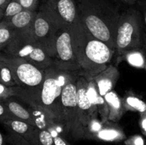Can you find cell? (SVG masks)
Returning <instances> with one entry per match:
<instances>
[{
  "instance_id": "cell-1",
  "label": "cell",
  "mask_w": 146,
  "mask_h": 145,
  "mask_svg": "<svg viewBox=\"0 0 146 145\" xmlns=\"http://www.w3.org/2000/svg\"><path fill=\"white\" fill-rule=\"evenodd\" d=\"M79 18L86 29L115 51V40L121 15L116 0H76Z\"/></svg>"
},
{
  "instance_id": "cell-2",
  "label": "cell",
  "mask_w": 146,
  "mask_h": 145,
  "mask_svg": "<svg viewBox=\"0 0 146 145\" xmlns=\"http://www.w3.org/2000/svg\"><path fill=\"white\" fill-rule=\"evenodd\" d=\"M72 45L82 70V75L95 77L108 66L115 50L94 37L81 20L69 28Z\"/></svg>"
},
{
  "instance_id": "cell-3",
  "label": "cell",
  "mask_w": 146,
  "mask_h": 145,
  "mask_svg": "<svg viewBox=\"0 0 146 145\" xmlns=\"http://www.w3.org/2000/svg\"><path fill=\"white\" fill-rule=\"evenodd\" d=\"M81 74L58 69L54 66L45 70V77L33 105H39L61 123V95L66 85Z\"/></svg>"
},
{
  "instance_id": "cell-4",
  "label": "cell",
  "mask_w": 146,
  "mask_h": 145,
  "mask_svg": "<svg viewBox=\"0 0 146 145\" xmlns=\"http://www.w3.org/2000/svg\"><path fill=\"white\" fill-rule=\"evenodd\" d=\"M145 28L142 14L135 5L122 11L115 40V51L118 56L122 57L130 50L143 48Z\"/></svg>"
},
{
  "instance_id": "cell-5",
  "label": "cell",
  "mask_w": 146,
  "mask_h": 145,
  "mask_svg": "<svg viewBox=\"0 0 146 145\" xmlns=\"http://www.w3.org/2000/svg\"><path fill=\"white\" fill-rule=\"evenodd\" d=\"M77 79L67 84L61 95V123L66 138L81 139V127L77 102Z\"/></svg>"
},
{
  "instance_id": "cell-6",
  "label": "cell",
  "mask_w": 146,
  "mask_h": 145,
  "mask_svg": "<svg viewBox=\"0 0 146 145\" xmlns=\"http://www.w3.org/2000/svg\"><path fill=\"white\" fill-rule=\"evenodd\" d=\"M39 9L58 28L69 29L80 19L76 0H44Z\"/></svg>"
},
{
  "instance_id": "cell-7",
  "label": "cell",
  "mask_w": 146,
  "mask_h": 145,
  "mask_svg": "<svg viewBox=\"0 0 146 145\" xmlns=\"http://www.w3.org/2000/svg\"><path fill=\"white\" fill-rule=\"evenodd\" d=\"M53 66L82 75L81 65L76 58L68 28H58L56 37V53L53 58Z\"/></svg>"
},
{
  "instance_id": "cell-8",
  "label": "cell",
  "mask_w": 146,
  "mask_h": 145,
  "mask_svg": "<svg viewBox=\"0 0 146 145\" xmlns=\"http://www.w3.org/2000/svg\"><path fill=\"white\" fill-rule=\"evenodd\" d=\"M58 28L46 14L39 9L34 26V35L36 41L51 58L56 53V37Z\"/></svg>"
},
{
  "instance_id": "cell-9",
  "label": "cell",
  "mask_w": 146,
  "mask_h": 145,
  "mask_svg": "<svg viewBox=\"0 0 146 145\" xmlns=\"http://www.w3.org/2000/svg\"><path fill=\"white\" fill-rule=\"evenodd\" d=\"M40 46V44L34 37V29L15 31L11 41L1 52L11 56L27 60L32 53Z\"/></svg>"
},
{
  "instance_id": "cell-10",
  "label": "cell",
  "mask_w": 146,
  "mask_h": 145,
  "mask_svg": "<svg viewBox=\"0 0 146 145\" xmlns=\"http://www.w3.org/2000/svg\"><path fill=\"white\" fill-rule=\"evenodd\" d=\"M87 78L84 75L78 76L76 80L77 102L78 108V118L81 132V139H84V132L90 121L94 117H98V113L95 112L92 104L87 95Z\"/></svg>"
},
{
  "instance_id": "cell-11",
  "label": "cell",
  "mask_w": 146,
  "mask_h": 145,
  "mask_svg": "<svg viewBox=\"0 0 146 145\" xmlns=\"http://www.w3.org/2000/svg\"><path fill=\"white\" fill-rule=\"evenodd\" d=\"M87 95L94 109L100 115L101 120L106 122L108 120V107L104 97L100 94L95 80L93 78H87Z\"/></svg>"
},
{
  "instance_id": "cell-12",
  "label": "cell",
  "mask_w": 146,
  "mask_h": 145,
  "mask_svg": "<svg viewBox=\"0 0 146 145\" xmlns=\"http://www.w3.org/2000/svg\"><path fill=\"white\" fill-rule=\"evenodd\" d=\"M119 78V71L114 65H108L104 71L93 77L96 82L100 94L104 98L108 92L113 90Z\"/></svg>"
},
{
  "instance_id": "cell-13",
  "label": "cell",
  "mask_w": 146,
  "mask_h": 145,
  "mask_svg": "<svg viewBox=\"0 0 146 145\" xmlns=\"http://www.w3.org/2000/svg\"><path fill=\"white\" fill-rule=\"evenodd\" d=\"M3 125L6 127L24 136L32 145H39L38 138V129L36 127L18 119L7 121Z\"/></svg>"
},
{
  "instance_id": "cell-14",
  "label": "cell",
  "mask_w": 146,
  "mask_h": 145,
  "mask_svg": "<svg viewBox=\"0 0 146 145\" xmlns=\"http://www.w3.org/2000/svg\"><path fill=\"white\" fill-rule=\"evenodd\" d=\"M38 11L23 10L7 21L15 31H28L34 29Z\"/></svg>"
},
{
  "instance_id": "cell-15",
  "label": "cell",
  "mask_w": 146,
  "mask_h": 145,
  "mask_svg": "<svg viewBox=\"0 0 146 145\" xmlns=\"http://www.w3.org/2000/svg\"><path fill=\"white\" fill-rule=\"evenodd\" d=\"M125 134L123 131L115 122L108 121L104 122V125L96 134L94 140L104 142H119L125 139Z\"/></svg>"
},
{
  "instance_id": "cell-16",
  "label": "cell",
  "mask_w": 146,
  "mask_h": 145,
  "mask_svg": "<svg viewBox=\"0 0 146 145\" xmlns=\"http://www.w3.org/2000/svg\"><path fill=\"white\" fill-rule=\"evenodd\" d=\"M105 99L108 107V120L118 122L125 112L122 98L113 90L106 95Z\"/></svg>"
},
{
  "instance_id": "cell-17",
  "label": "cell",
  "mask_w": 146,
  "mask_h": 145,
  "mask_svg": "<svg viewBox=\"0 0 146 145\" xmlns=\"http://www.w3.org/2000/svg\"><path fill=\"white\" fill-rule=\"evenodd\" d=\"M2 101L4 104L9 109V110L14 115V116L19 119V120L23 121L29 125L35 126L34 119L31 115V112L29 110V108H26L24 105H21L19 101L14 99L13 98H9L5 100Z\"/></svg>"
},
{
  "instance_id": "cell-18",
  "label": "cell",
  "mask_w": 146,
  "mask_h": 145,
  "mask_svg": "<svg viewBox=\"0 0 146 145\" xmlns=\"http://www.w3.org/2000/svg\"><path fill=\"white\" fill-rule=\"evenodd\" d=\"M122 57L131 66L137 68H146L145 52L143 48L130 50Z\"/></svg>"
},
{
  "instance_id": "cell-19",
  "label": "cell",
  "mask_w": 146,
  "mask_h": 145,
  "mask_svg": "<svg viewBox=\"0 0 146 145\" xmlns=\"http://www.w3.org/2000/svg\"><path fill=\"white\" fill-rule=\"evenodd\" d=\"M122 100L125 111H133L140 114L146 111V104L132 92H127L122 98Z\"/></svg>"
},
{
  "instance_id": "cell-20",
  "label": "cell",
  "mask_w": 146,
  "mask_h": 145,
  "mask_svg": "<svg viewBox=\"0 0 146 145\" xmlns=\"http://www.w3.org/2000/svg\"><path fill=\"white\" fill-rule=\"evenodd\" d=\"M15 30L7 21H0V50L4 51L13 38Z\"/></svg>"
},
{
  "instance_id": "cell-21",
  "label": "cell",
  "mask_w": 146,
  "mask_h": 145,
  "mask_svg": "<svg viewBox=\"0 0 146 145\" xmlns=\"http://www.w3.org/2000/svg\"><path fill=\"white\" fill-rule=\"evenodd\" d=\"M0 83L9 87L18 86L11 68L2 60H0Z\"/></svg>"
},
{
  "instance_id": "cell-22",
  "label": "cell",
  "mask_w": 146,
  "mask_h": 145,
  "mask_svg": "<svg viewBox=\"0 0 146 145\" xmlns=\"http://www.w3.org/2000/svg\"><path fill=\"white\" fill-rule=\"evenodd\" d=\"M7 128V134L4 135L6 141L11 145H32L27 139L11 129Z\"/></svg>"
},
{
  "instance_id": "cell-23",
  "label": "cell",
  "mask_w": 146,
  "mask_h": 145,
  "mask_svg": "<svg viewBox=\"0 0 146 145\" xmlns=\"http://www.w3.org/2000/svg\"><path fill=\"white\" fill-rule=\"evenodd\" d=\"M23 10H24V9L19 3L12 0L4 11V18H3L2 21H8L13 16L22 11Z\"/></svg>"
},
{
  "instance_id": "cell-24",
  "label": "cell",
  "mask_w": 146,
  "mask_h": 145,
  "mask_svg": "<svg viewBox=\"0 0 146 145\" xmlns=\"http://www.w3.org/2000/svg\"><path fill=\"white\" fill-rule=\"evenodd\" d=\"M39 145H55L51 132L47 129H39L38 132Z\"/></svg>"
},
{
  "instance_id": "cell-25",
  "label": "cell",
  "mask_w": 146,
  "mask_h": 145,
  "mask_svg": "<svg viewBox=\"0 0 146 145\" xmlns=\"http://www.w3.org/2000/svg\"><path fill=\"white\" fill-rule=\"evenodd\" d=\"M17 86L9 87L0 83V100H5L16 96Z\"/></svg>"
},
{
  "instance_id": "cell-26",
  "label": "cell",
  "mask_w": 146,
  "mask_h": 145,
  "mask_svg": "<svg viewBox=\"0 0 146 145\" xmlns=\"http://www.w3.org/2000/svg\"><path fill=\"white\" fill-rule=\"evenodd\" d=\"M14 119H18L9 110L7 105L2 101H0V120H1V123H4V122L9 120H14Z\"/></svg>"
},
{
  "instance_id": "cell-27",
  "label": "cell",
  "mask_w": 146,
  "mask_h": 145,
  "mask_svg": "<svg viewBox=\"0 0 146 145\" xmlns=\"http://www.w3.org/2000/svg\"><path fill=\"white\" fill-rule=\"evenodd\" d=\"M52 134L53 138H54V144L55 145H71V144L66 139L65 137L61 136L56 128H52V129H48Z\"/></svg>"
},
{
  "instance_id": "cell-28",
  "label": "cell",
  "mask_w": 146,
  "mask_h": 145,
  "mask_svg": "<svg viewBox=\"0 0 146 145\" xmlns=\"http://www.w3.org/2000/svg\"><path fill=\"white\" fill-rule=\"evenodd\" d=\"M19 3L25 10L35 11L38 7V0H13Z\"/></svg>"
},
{
  "instance_id": "cell-29",
  "label": "cell",
  "mask_w": 146,
  "mask_h": 145,
  "mask_svg": "<svg viewBox=\"0 0 146 145\" xmlns=\"http://www.w3.org/2000/svg\"><path fill=\"white\" fill-rule=\"evenodd\" d=\"M135 5L142 14L144 24L146 28V0H139Z\"/></svg>"
},
{
  "instance_id": "cell-30",
  "label": "cell",
  "mask_w": 146,
  "mask_h": 145,
  "mask_svg": "<svg viewBox=\"0 0 146 145\" xmlns=\"http://www.w3.org/2000/svg\"><path fill=\"white\" fill-rule=\"evenodd\" d=\"M11 1L12 0H0V21L3 20L4 11Z\"/></svg>"
},
{
  "instance_id": "cell-31",
  "label": "cell",
  "mask_w": 146,
  "mask_h": 145,
  "mask_svg": "<svg viewBox=\"0 0 146 145\" xmlns=\"http://www.w3.org/2000/svg\"><path fill=\"white\" fill-rule=\"evenodd\" d=\"M128 145H143V139L139 136H135L126 141Z\"/></svg>"
},
{
  "instance_id": "cell-32",
  "label": "cell",
  "mask_w": 146,
  "mask_h": 145,
  "mask_svg": "<svg viewBox=\"0 0 146 145\" xmlns=\"http://www.w3.org/2000/svg\"><path fill=\"white\" fill-rule=\"evenodd\" d=\"M142 132L146 135V111L141 114V120H140Z\"/></svg>"
},
{
  "instance_id": "cell-33",
  "label": "cell",
  "mask_w": 146,
  "mask_h": 145,
  "mask_svg": "<svg viewBox=\"0 0 146 145\" xmlns=\"http://www.w3.org/2000/svg\"><path fill=\"white\" fill-rule=\"evenodd\" d=\"M123 2H125V4H128L130 6H134L137 4L139 0H122Z\"/></svg>"
},
{
  "instance_id": "cell-34",
  "label": "cell",
  "mask_w": 146,
  "mask_h": 145,
  "mask_svg": "<svg viewBox=\"0 0 146 145\" xmlns=\"http://www.w3.org/2000/svg\"><path fill=\"white\" fill-rule=\"evenodd\" d=\"M0 145H7V141H6L5 137L3 133H1L0 135Z\"/></svg>"
},
{
  "instance_id": "cell-35",
  "label": "cell",
  "mask_w": 146,
  "mask_h": 145,
  "mask_svg": "<svg viewBox=\"0 0 146 145\" xmlns=\"http://www.w3.org/2000/svg\"><path fill=\"white\" fill-rule=\"evenodd\" d=\"M143 49L146 53V28H145V32H144L143 36Z\"/></svg>"
}]
</instances>
